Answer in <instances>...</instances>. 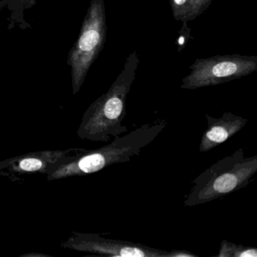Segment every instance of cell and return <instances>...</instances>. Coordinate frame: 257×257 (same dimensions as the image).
<instances>
[{
	"label": "cell",
	"instance_id": "1",
	"mask_svg": "<svg viewBox=\"0 0 257 257\" xmlns=\"http://www.w3.org/2000/svg\"><path fill=\"white\" fill-rule=\"evenodd\" d=\"M168 125L165 119L143 124L124 136L114 138L110 144L94 150L84 149L71 159L55 165L47 174L48 181L83 177L115 164L130 162L153 142Z\"/></svg>",
	"mask_w": 257,
	"mask_h": 257
},
{
	"label": "cell",
	"instance_id": "4",
	"mask_svg": "<svg viewBox=\"0 0 257 257\" xmlns=\"http://www.w3.org/2000/svg\"><path fill=\"white\" fill-rule=\"evenodd\" d=\"M61 246L65 249L106 256L170 257V251L127 240L106 238L97 233L74 231Z\"/></svg>",
	"mask_w": 257,
	"mask_h": 257
},
{
	"label": "cell",
	"instance_id": "2",
	"mask_svg": "<svg viewBox=\"0 0 257 257\" xmlns=\"http://www.w3.org/2000/svg\"><path fill=\"white\" fill-rule=\"evenodd\" d=\"M257 172V155L246 156L238 149L217 161L192 181L186 207H195L224 198L246 187Z\"/></svg>",
	"mask_w": 257,
	"mask_h": 257
},
{
	"label": "cell",
	"instance_id": "3",
	"mask_svg": "<svg viewBox=\"0 0 257 257\" xmlns=\"http://www.w3.org/2000/svg\"><path fill=\"white\" fill-rule=\"evenodd\" d=\"M125 89L111 90L97 99L82 115L77 130L79 138L108 143L127 132L122 122L126 116Z\"/></svg>",
	"mask_w": 257,
	"mask_h": 257
},
{
	"label": "cell",
	"instance_id": "7",
	"mask_svg": "<svg viewBox=\"0 0 257 257\" xmlns=\"http://www.w3.org/2000/svg\"><path fill=\"white\" fill-rule=\"evenodd\" d=\"M207 127L201 137L199 151L206 153L223 144L227 140L240 132L248 122V119L231 112H224L219 118L206 115Z\"/></svg>",
	"mask_w": 257,
	"mask_h": 257
},
{
	"label": "cell",
	"instance_id": "9",
	"mask_svg": "<svg viewBox=\"0 0 257 257\" xmlns=\"http://www.w3.org/2000/svg\"><path fill=\"white\" fill-rule=\"evenodd\" d=\"M237 71V67L234 63L222 62L216 64L212 70V74L217 78L227 77L234 74Z\"/></svg>",
	"mask_w": 257,
	"mask_h": 257
},
{
	"label": "cell",
	"instance_id": "6",
	"mask_svg": "<svg viewBox=\"0 0 257 257\" xmlns=\"http://www.w3.org/2000/svg\"><path fill=\"white\" fill-rule=\"evenodd\" d=\"M97 13L95 6H93L84 22L79 39L69 53L67 64L72 68L73 94L80 90L91 60L101 41L100 22Z\"/></svg>",
	"mask_w": 257,
	"mask_h": 257
},
{
	"label": "cell",
	"instance_id": "12",
	"mask_svg": "<svg viewBox=\"0 0 257 257\" xmlns=\"http://www.w3.org/2000/svg\"><path fill=\"white\" fill-rule=\"evenodd\" d=\"M21 1L25 8H31L37 3V0H21Z\"/></svg>",
	"mask_w": 257,
	"mask_h": 257
},
{
	"label": "cell",
	"instance_id": "5",
	"mask_svg": "<svg viewBox=\"0 0 257 257\" xmlns=\"http://www.w3.org/2000/svg\"><path fill=\"white\" fill-rule=\"evenodd\" d=\"M83 148L41 150L0 161V177L11 181H20L22 177L31 174H46L63 161L71 159Z\"/></svg>",
	"mask_w": 257,
	"mask_h": 257
},
{
	"label": "cell",
	"instance_id": "11",
	"mask_svg": "<svg viewBox=\"0 0 257 257\" xmlns=\"http://www.w3.org/2000/svg\"><path fill=\"white\" fill-rule=\"evenodd\" d=\"M20 257H52V255L43 253V252H28V253L21 255Z\"/></svg>",
	"mask_w": 257,
	"mask_h": 257
},
{
	"label": "cell",
	"instance_id": "13",
	"mask_svg": "<svg viewBox=\"0 0 257 257\" xmlns=\"http://www.w3.org/2000/svg\"><path fill=\"white\" fill-rule=\"evenodd\" d=\"M174 2H175V4H177V5L181 6L185 4L186 0H174Z\"/></svg>",
	"mask_w": 257,
	"mask_h": 257
},
{
	"label": "cell",
	"instance_id": "8",
	"mask_svg": "<svg viewBox=\"0 0 257 257\" xmlns=\"http://www.w3.org/2000/svg\"><path fill=\"white\" fill-rule=\"evenodd\" d=\"M218 257H256L257 249L252 246L235 244L223 240L220 244Z\"/></svg>",
	"mask_w": 257,
	"mask_h": 257
},
{
	"label": "cell",
	"instance_id": "10",
	"mask_svg": "<svg viewBox=\"0 0 257 257\" xmlns=\"http://www.w3.org/2000/svg\"><path fill=\"white\" fill-rule=\"evenodd\" d=\"M196 255L189 252L187 250H174L170 251V257H195Z\"/></svg>",
	"mask_w": 257,
	"mask_h": 257
},
{
	"label": "cell",
	"instance_id": "14",
	"mask_svg": "<svg viewBox=\"0 0 257 257\" xmlns=\"http://www.w3.org/2000/svg\"><path fill=\"white\" fill-rule=\"evenodd\" d=\"M183 37H181V38H180V41H179V43H180V44H183Z\"/></svg>",
	"mask_w": 257,
	"mask_h": 257
}]
</instances>
